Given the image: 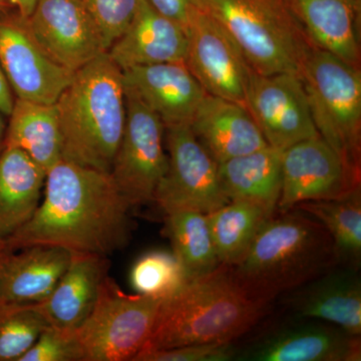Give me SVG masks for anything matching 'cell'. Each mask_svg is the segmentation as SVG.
Here are the masks:
<instances>
[{
    "label": "cell",
    "instance_id": "cell-1",
    "mask_svg": "<svg viewBox=\"0 0 361 361\" xmlns=\"http://www.w3.org/2000/svg\"><path fill=\"white\" fill-rule=\"evenodd\" d=\"M44 188L32 219L4 241L7 250L44 245L109 256L128 245L132 207L110 173L61 160Z\"/></svg>",
    "mask_w": 361,
    "mask_h": 361
},
{
    "label": "cell",
    "instance_id": "cell-2",
    "mask_svg": "<svg viewBox=\"0 0 361 361\" xmlns=\"http://www.w3.org/2000/svg\"><path fill=\"white\" fill-rule=\"evenodd\" d=\"M270 304L249 296L233 277L231 268L221 264L205 276L189 280L161 301L141 351L233 343L268 314Z\"/></svg>",
    "mask_w": 361,
    "mask_h": 361
},
{
    "label": "cell",
    "instance_id": "cell-3",
    "mask_svg": "<svg viewBox=\"0 0 361 361\" xmlns=\"http://www.w3.org/2000/svg\"><path fill=\"white\" fill-rule=\"evenodd\" d=\"M337 264L325 228L307 214L290 210L266 221L243 258L229 267L249 296L271 303Z\"/></svg>",
    "mask_w": 361,
    "mask_h": 361
},
{
    "label": "cell",
    "instance_id": "cell-4",
    "mask_svg": "<svg viewBox=\"0 0 361 361\" xmlns=\"http://www.w3.org/2000/svg\"><path fill=\"white\" fill-rule=\"evenodd\" d=\"M63 160L110 173L127 120L123 71L108 51L75 71L56 103Z\"/></svg>",
    "mask_w": 361,
    "mask_h": 361
},
{
    "label": "cell",
    "instance_id": "cell-5",
    "mask_svg": "<svg viewBox=\"0 0 361 361\" xmlns=\"http://www.w3.org/2000/svg\"><path fill=\"white\" fill-rule=\"evenodd\" d=\"M259 75L300 73L311 47L286 0H200Z\"/></svg>",
    "mask_w": 361,
    "mask_h": 361
},
{
    "label": "cell",
    "instance_id": "cell-6",
    "mask_svg": "<svg viewBox=\"0 0 361 361\" xmlns=\"http://www.w3.org/2000/svg\"><path fill=\"white\" fill-rule=\"evenodd\" d=\"M299 75L318 134L360 178V68L311 47Z\"/></svg>",
    "mask_w": 361,
    "mask_h": 361
},
{
    "label": "cell",
    "instance_id": "cell-7",
    "mask_svg": "<svg viewBox=\"0 0 361 361\" xmlns=\"http://www.w3.org/2000/svg\"><path fill=\"white\" fill-rule=\"evenodd\" d=\"M161 299L129 294L108 276L94 308L73 331L82 361H133L155 324Z\"/></svg>",
    "mask_w": 361,
    "mask_h": 361
},
{
    "label": "cell",
    "instance_id": "cell-8",
    "mask_svg": "<svg viewBox=\"0 0 361 361\" xmlns=\"http://www.w3.org/2000/svg\"><path fill=\"white\" fill-rule=\"evenodd\" d=\"M165 135L168 168L154 196L163 212L209 214L227 204L218 164L195 137L190 123L166 126Z\"/></svg>",
    "mask_w": 361,
    "mask_h": 361
},
{
    "label": "cell",
    "instance_id": "cell-9",
    "mask_svg": "<svg viewBox=\"0 0 361 361\" xmlns=\"http://www.w3.org/2000/svg\"><path fill=\"white\" fill-rule=\"evenodd\" d=\"M127 120L110 174L130 207L154 201L168 168L165 125L160 116L127 92Z\"/></svg>",
    "mask_w": 361,
    "mask_h": 361
},
{
    "label": "cell",
    "instance_id": "cell-10",
    "mask_svg": "<svg viewBox=\"0 0 361 361\" xmlns=\"http://www.w3.org/2000/svg\"><path fill=\"white\" fill-rule=\"evenodd\" d=\"M0 66L16 99L54 104L75 73L42 49L16 8L0 13Z\"/></svg>",
    "mask_w": 361,
    "mask_h": 361
},
{
    "label": "cell",
    "instance_id": "cell-11",
    "mask_svg": "<svg viewBox=\"0 0 361 361\" xmlns=\"http://www.w3.org/2000/svg\"><path fill=\"white\" fill-rule=\"evenodd\" d=\"M245 106L272 148L284 151L319 135L298 73L259 75L252 70Z\"/></svg>",
    "mask_w": 361,
    "mask_h": 361
},
{
    "label": "cell",
    "instance_id": "cell-12",
    "mask_svg": "<svg viewBox=\"0 0 361 361\" xmlns=\"http://www.w3.org/2000/svg\"><path fill=\"white\" fill-rule=\"evenodd\" d=\"M282 186L277 211L288 212L303 202L334 200L360 188L341 157L320 135L282 152Z\"/></svg>",
    "mask_w": 361,
    "mask_h": 361
},
{
    "label": "cell",
    "instance_id": "cell-13",
    "mask_svg": "<svg viewBox=\"0 0 361 361\" xmlns=\"http://www.w3.org/2000/svg\"><path fill=\"white\" fill-rule=\"evenodd\" d=\"M187 33L185 65L206 94L245 106L252 68L238 44L203 8L192 16Z\"/></svg>",
    "mask_w": 361,
    "mask_h": 361
},
{
    "label": "cell",
    "instance_id": "cell-14",
    "mask_svg": "<svg viewBox=\"0 0 361 361\" xmlns=\"http://www.w3.org/2000/svg\"><path fill=\"white\" fill-rule=\"evenodd\" d=\"M26 20L42 49L73 73L108 51L82 0H37Z\"/></svg>",
    "mask_w": 361,
    "mask_h": 361
},
{
    "label": "cell",
    "instance_id": "cell-15",
    "mask_svg": "<svg viewBox=\"0 0 361 361\" xmlns=\"http://www.w3.org/2000/svg\"><path fill=\"white\" fill-rule=\"evenodd\" d=\"M246 361H360V336L336 325L310 319L261 337L237 355Z\"/></svg>",
    "mask_w": 361,
    "mask_h": 361
},
{
    "label": "cell",
    "instance_id": "cell-16",
    "mask_svg": "<svg viewBox=\"0 0 361 361\" xmlns=\"http://www.w3.org/2000/svg\"><path fill=\"white\" fill-rule=\"evenodd\" d=\"M123 71V87L166 126L190 123L206 92L184 63L134 66Z\"/></svg>",
    "mask_w": 361,
    "mask_h": 361
},
{
    "label": "cell",
    "instance_id": "cell-17",
    "mask_svg": "<svg viewBox=\"0 0 361 361\" xmlns=\"http://www.w3.org/2000/svg\"><path fill=\"white\" fill-rule=\"evenodd\" d=\"M288 293L287 303L299 317L330 323L350 336H361L358 270L336 266Z\"/></svg>",
    "mask_w": 361,
    "mask_h": 361
},
{
    "label": "cell",
    "instance_id": "cell-18",
    "mask_svg": "<svg viewBox=\"0 0 361 361\" xmlns=\"http://www.w3.org/2000/svg\"><path fill=\"white\" fill-rule=\"evenodd\" d=\"M190 127L218 165L269 146L245 106L208 94Z\"/></svg>",
    "mask_w": 361,
    "mask_h": 361
},
{
    "label": "cell",
    "instance_id": "cell-19",
    "mask_svg": "<svg viewBox=\"0 0 361 361\" xmlns=\"http://www.w3.org/2000/svg\"><path fill=\"white\" fill-rule=\"evenodd\" d=\"M188 33L142 0L134 20L111 45L108 54L121 70L165 63H184Z\"/></svg>",
    "mask_w": 361,
    "mask_h": 361
},
{
    "label": "cell",
    "instance_id": "cell-20",
    "mask_svg": "<svg viewBox=\"0 0 361 361\" xmlns=\"http://www.w3.org/2000/svg\"><path fill=\"white\" fill-rule=\"evenodd\" d=\"M310 44L360 68L361 0H286Z\"/></svg>",
    "mask_w": 361,
    "mask_h": 361
},
{
    "label": "cell",
    "instance_id": "cell-21",
    "mask_svg": "<svg viewBox=\"0 0 361 361\" xmlns=\"http://www.w3.org/2000/svg\"><path fill=\"white\" fill-rule=\"evenodd\" d=\"M110 267L109 256L71 254L63 276L49 295L37 303L49 325L68 332L77 330L94 308Z\"/></svg>",
    "mask_w": 361,
    "mask_h": 361
},
{
    "label": "cell",
    "instance_id": "cell-22",
    "mask_svg": "<svg viewBox=\"0 0 361 361\" xmlns=\"http://www.w3.org/2000/svg\"><path fill=\"white\" fill-rule=\"evenodd\" d=\"M71 258L59 247L35 245L0 254V301L39 303L49 295Z\"/></svg>",
    "mask_w": 361,
    "mask_h": 361
},
{
    "label": "cell",
    "instance_id": "cell-23",
    "mask_svg": "<svg viewBox=\"0 0 361 361\" xmlns=\"http://www.w3.org/2000/svg\"><path fill=\"white\" fill-rule=\"evenodd\" d=\"M47 172L13 147L0 153V241H6L37 212Z\"/></svg>",
    "mask_w": 361,
    "mask_h": 361
},
{
    "label": "cell",
    "instance_id": "cell-24",
    "mask_svg": "<svg viewBox=\"0 0 361 361\" xmlns=\"http://www.w3.org/2000/svg\"><path fill=\"white\" fill-rule=\"evenodd\" d=\"M282 152L268 146L218 165L221 187L230 201H245L274 215L281 194Z\"/></svg>",
    "mask_w": 361,
    "mask_h": 361
},
{
    "label": "cell",
    "instance_id": "cell-25",
    "mask_svg": "<svg viewBox=\"0 0 361 361\" xmlns=\"http://www.w3.org/2000/svg\"><path fill=\"white\" fill-rule=\"evenodd\" d=\"M6 147L25 152L47 173L63 160V137L56 104L16 99L7 122Z\"/></svg>",
    "mask_w": 361,
    "mask_h": 361
},
{
    "label": "cell",
    "instance_id": "cell-26",
    "mask_svg": "<svg viewBox=\"0 0 361 361\" xmlns=\"http://www.w3.org/2000/svg\"><path fill=\"white\" fill-rule=\"evenodd\" d=\"M166 235L173 254L179 261L188 281L205 276L221 265L207 214L193 210L165 214Z\"/></svg>",
    "mask_w": 361,
    "mask_h": 361
},
{
    "label": "cell",
    "instance_id": "cell-27",
    "mask_svg": "<svg viewBox=\"0 0 361 361\" xmlns=\"http://www.w3.org/2000/svg\"><path fill=\"white\" fill-rule=\"evenodd\" d=\"M292 210L314 218L329 232L338 264L360 270L361 262V192L334 200L308 201Z\"/></svg>",
    "mask_w": 361,
    "mask_h": 361
},
{
    "label": "cell",
    "instance_id": "cell-28",
    "mask_svg": "<svg viewBox=\"0 0 361 361\" xmlns=\"http://www.w3.org/2000/svg\"><path fill=\"white\" fill-rule=\"evenodd\" d=\"M272 216L262 207L245 201H229L207 214L221 264L230 267L237 264L248 251L259 230Z\"/></svg>",
    "mask_w": 361,
    "mask_h": 361
},
{
    "label": "cell",
    "instance_id": "cell-29",
    "mask_svg": "<svg viewBox=\"0 0 361 361\" xmlns=\"http://www.w3.org/2000/svg\"><path fill=\"white\" fill-rule=\"evenodd\" d=\"M49 325L37 303L0 301V361H18Z\"/></svg>",
    "mask_w": 361,
    "mask_h": 361
},
{
    "label": "cell",
    "instance_id": "cell-30",
    "mask_svg": "<svg viewBox=\"0 0 361 361\" xmlns=\"http://www.w3.org/2000/svg\"><path fill=\"white\" fill-rule=\"evenodd\" d=\"M188 281L184 270L173 252H148L132 266L130 282L135 293L165 299Z\"/></svg>",
    "mask_w": 361,
    "mask_h": 361
},
{
    "label": "cell",
    "instance_id": "cell-31",
    "mask_svg": "<svg viewBox=\"0 0 361 361\" xmlns=\"http://www.w3.org/2000/svg\"><path fill=\"white\" fill-rule=\"evenodd\" d=\"M101 30L104 44L111 45L134 20L142 0H82Z\"/></svg>",
    "mask_w": 361,
    "mask_h": 361
},
{
    "label": "cell",
    "instance_id": "cell-32",
    "mask_svg": "<svg viewBox=\"0 0 361 361\" xmlns=\"http://www.w3.org/2000/svg\"><path fill=\"white\" fill-rule=\"evenodd\" d=\"M18 361H82L73 332L47 325Z\"/></svg>",
    "mask_w": 361,
    "mask_h": 361
},
{
    "label": "cell",
    "instance_id": "cell-33",
    "mask_svg": "<svg viewBox=\"0 0 361 361\" xmlns=\"http://www.w3.org/2000/svg\"><path fill=\"white\" fill-rule=\"evenodd\" d=\"M237 358L233 343H203L141 351L133 361H230Z\"/></svg>",
    "mask_w": 361,
    "mask_h": 361
},
{
    "label": "cell",
    "instance_id": "cell-34",
    "mask_svg": "<svg viewBox=\"0 0 361 361\" xmlns=\"http://www.w3.org/2000/svg\"><path fill=\"white\" fill-rule=\"evenodd\" d=\"M149 6L187 30L192 16L202 9L200 0H147Z\"/></svg>",
    "mask_w": 361,
    "mask_h": 361
},
{
    "label": "cell",
    "instance_id": "cell-35",
    "mask_svg": "<svg viewBox=\"0 0 361 361\" xmlns=\"http://www.w3.org/2000/svg\"><path fill=\"white\" fill-rule=\"evenodd\" d=\"M14 101H16V97H14L13 90H11L4 70L0 66V113L6 116L11 115Z\"/></svg>",
    "mask_w": 361,
    "mask_h": 361
},
{
    "label": "cell",
    "instance_id": "cell-36",
    "mask_svg": "<svg viewBox=\"0 0 361 361\" xmlns=\"http://www.w3.org/2000/svg\"><path fill=\"white\" fill-rule=\"evenodd\" d=\"M11 2L20 16L28 18L32 13L37 0H11Z\"/></svg>",
    "mask_w": 361,
    "mask_h": 361
},
{
    "label": "cell",
    "instance_id": "cell-37",
    "mask_svg": "<svg viewBox=\"0 0 361 361\" xmlns=\"http://www.w3.org/2000/svg\"><path fill=\"white\" fill-rule=\"evenodd\" d=\"M6 116L0 113V153L6 148Z\"/></svg>",
    "mask_w": 361,
    "mask_h": 361
},
{
    "label": "cell",
    "instance_id": "cell-38",
    "mask_svg": "<svg viewBox=\"0 0 361 361\" xmlns=\"http://www.w3.org/2000/svg\"><path fill=\"white\" fill-rule=\"evenodd\" d=\"M13 8L14 7L11 0H0V13H4V11H11Z\"/></svg>",
    "mask_w": 361,
    "mask_h": 361
},
{
    "label": "cell",
    "instance_id": "cell-39",
    "mask_svg": "<svg viewBox=\"0 0 361 361\" xmlns=\"http://www.w3.org/2000/svg\"><path fill=\"white\" fill-rule=\"evenodd\" d=\"M4 242L0 241V254H1V252L4 251Z\"/></svg>",
    "mask_w": 361,
    "mask_h": 361
}]
</instances>
